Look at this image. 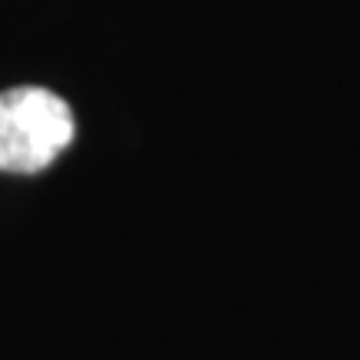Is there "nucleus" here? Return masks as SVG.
Returning <instances> with one entry per match:
<instances>
[{"label": "nucleus", "instance_id": "1", "mask_svg": "<svg viewBox=\"0 0 360 360\" xmlns=\"http://www.w3.org/2000/svg\"><path fill=\"white\" fill-rule=\"evenodd\" d=\"M74 141V114L64 97L44 87L0 94V170L37 174L51 167Z\"/></svg>", "mask_w": 360, "mask_h": 360}]
</instances>
